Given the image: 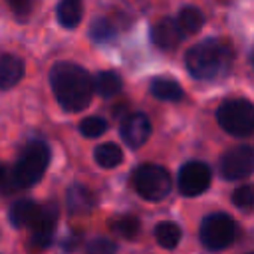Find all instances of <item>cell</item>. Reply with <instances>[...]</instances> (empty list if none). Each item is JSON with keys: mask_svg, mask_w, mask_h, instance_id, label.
I'll use <instances>...</instances> for the list:
<instances>
[{"mask_svg": "<svg viewBox=\"0 0 254 254\" xmlns=\"http://www.w3.org/2000/svg\"><path fill=\"white\" fill-rule=\"evenodd\" d=\"M121 139L131 147V149H139L143 143H147L149 135H151V121L145 113H129L119 127Z\"/></svg>", "mask_w": 254, "mask_h": 254, "instance_id": "cell-9", "label": "cell"}, {"mask_svg": "<svg viewBox=\"0 0 254 254\" xmlns=\"http://www.w3.org/2000/svg\"><path fill=\"white\" fill-rule=\"evenodd\" d=\"M115 252H117V244L105 236L91 238L85 246V254H115Z\"/></svg>", "mask_w": 254, "mask_h": 254, "instance_id": "cell-24", "label": "cell"}, {"mask_svg": "<svg viewBox=\"0 0 254 254\" xmlns=\"http://www.w3.org/2000/svg\"><path fill=\"white\" fill-rule=\"evenodd\" d=\"M10 10L18 16V18H24L32 12V2H26V0H16V2H8Z\"/></svg>", "mask_w": 254, "mask_h": 254, "instance_id": "cell-26", "label": "cell"}, {"mask_svg": "<svg viewBox=\"0 0 254 254\" xmlns=\"http://www.w3.org/2000/svg\"><path fill=\"white\" fill-rule=\"evenodd\" d=\"M139 218L133 216V214H123V216H117L113 220H109V228L121 236V238H135L139 234Z\"/></svg>", "mask_w": 254, "mask_h": 254, "instance_id": "cell-21", "label": "cell"}, {"mask_svg": "<svg viewBox=\"0 0 254 254\" xmlns=\"http://www.w3.org/2000/svg\"><path fill=\"white\" fill-rule=\"evenodd\" d=\"M107 127H109L107 121L99 115H89V117L79 121V133L83 137H89V139H95V137L103 135L107 131Z\"/></svg>", "mask_w": 254, "mask_h": 254, "instance_id": "cell-23", "label": "cell"}, {"mask_svg": "<svg viewBox=\"0 0 254 254\" xmlns=\"http://www.w3.org/2000/svg\"><path fill=\"white\" fill-rule=\"evenodd\" d=\"M198 236H200V244L206 250L218 252V250L228 248L234 242L236 224H234L232 216H228L226 212H212L200 222Z\"/></svg>", "mask_w": 254, "mask_h": 254, "instance_id": "cell-6", "label": "cell"}, {"mask_svg": "<svg viewBox=\"0 0 254 254\" xmlns=\"http://www.w3.org/2000/svg\"><path fill=\"white\" fill-rule=\"evenodd\" d=\"M91 87H93V93H97L103 99H109V97H115L123 89V81L119 73L105 69V71L95 73V77H91Z\"/></svg>", "mask_w": 254, "mask_h": 254, "instance_id": "cell-14", "label": "cell"}, {"mask_svg": "<svg viewBox=\"0 0 254 254\" xmlns=\"http://www.w3.org/2000/svg\"><path fill=\"white\" fill-rule=\"evenodd\" d=\"M58 22L64 28H75L83 18V4L77 0H64L56 8Z\"/></svg>", "mask_w": 254, "mask_h": 254, "instance_id": "cell-17", "label": "cell"}, {"mask_svg": "<svg viewBox=\"0 0 254 254\" xmlns=\"http://www.w3.org/2000/svg\"><path fill=\"white\" fill-rule=\"evenodd\" d=\"M185 64L194 79L212 81L230 73L234 64V52L228 42L220 38H208L194 44L187 52Z\"/></svg>", "mask_w": 254, "mask_h": 254, "instance_id": "cell-2", "label": "cell"}, {"mask_svg": "<svg viewBox=\"0 0 254 254\" xmlns=\"http://www.w3.org/2000/svg\"><path fill=\"white\" fill-rule=\"evenodd\" d=\"M93 159L99 167L103 169H113L117 165H121L123 161V151L117 143H101L95 147L93 151Z\"/></svg>", "mask_w": 254, "mask_h": 254, "instance_id": "cell-19", "label": "cell"}, {"mask_svg": "<svg viewBox=\"0 0 254 254\" xmlns=\"http://www.w3.org/2000/svg\"><path fill=\"white\" fill-rule=\"evenodd\" d=\"M50 165V149L42 141H30L18 155L14 167L10 173H4L0 185L4 192L16 190V189H28L34 187L46 173Z\"/></svg>", "mask_w": 254, "mask_h": 254, "instance_id": "cell-3", "label": "cell"}, {"mask_svg": "<svg viewBox=\"0 0 254 254\" xmlns=\"http://www.w3.org/2000/svg\"><path fill=\"white\" fill-rule=\"evenodd\" d=\"M183 36L175 24V18H161L159 22H155L151 26V42L159 48V50H175L179 44H181Z\"/></svg>", "mask_w": 254, "mask_h": 254, "instance_id": "cell-11", "label": "cell"}, {"mask_svg": "<svg viewBox=\"0 0 254 254\" xmlns=\"http://www.w3.org/2000/svg\"><path fill=\"white\" fill-rule=\"evenodd\" d=\"M50 85L60 107L67 113L83 111L91 103V75L73 62L54 64L50 69Z\"/></svg>", "mask_w": 254, "mask_h": 254, "instance_id": "cell-1", "label": "cell"}, {"mask_svg": "<svg viewBox=\"0 0 254 254\" xmlns=\"http://www.w3.org/2000/svg\"><path fill=\"white\" fill-rule=\"evenodd\" d=\"M149 89L157 99L163 101H179L183 97V87L171 77H155Z\"/></svg>", "mask_w": 254, "mask_h": 254, "instance_id": "cell-18", "label": "cell"}, {"mask_svg": "<svg viewBox=\"0 0 254 254\" xmlns=\"http://www.w3.org/2000/svg\"><path fill=\"white\" fill-rule=\"evenodd\" d=\"M65 206L71 214L89 212L95 206V194L83 185H71L65 194Z\"/></svg>", "mask_w": 254, "mask_h": 254, "instance_id": "cell-12", "label": "cell"}, {"mask_svg": "<svg viewBox=\"0 0 254 254\" xmlns=\"http://www.w3.org/2000/svg\"><path fill=\"white\" fill-rule=\"evenodd\" d=\"M89 38L97 44H105L115 38V26L109 18H95L89 26Z\"/></svg>", "mask_w": 254, "mask_h": 254, "instance_id": "cell-22", "label": "cell"}, {"mask_svg": "<svg viewBox=\"0 0 254 254\" xmlns=\"http://www.w3.org/2000/svg\"><path fill=\"white\" fill-rule=\"evenodd\" d=\"M4 173H6V169H4V165L0 163V181H2V177H4Z\"/></svg>", "mask_w": 254, "mask_h": 254, "instance_id": "cell-27", "label": "cell"}, {"mask_svg": "<svg viewBox=\"0 0 254 254\" xmlns=\"http://www.w3.org/2000/svg\"><path fill=\"white\" fill-rule=\"evenodd\" d=\"M38 204L32 200V198H20L16 200L10 210H8V218L12 222V226L20 228V226H30L38 214Z\"/></svg>", "mask_w": 254, "mask_h": 254, "instance_id": "cell-16", "label": "cell"}, {"mask_svg": "<svg viewBox=\"0 0 254 254\" xmlns=\"http://www.w3.org/2000/svg\"><path fill=\"white\" fill-rule=\"evenodd\" d=\"M232 202H234V206L248 210V208L252 206V202H254V189H252L250 185L238 187V189L232 192Z\"/></svg>", "mask_w": 254, "mask_h": 254, "instance_id": "cell-25", "label": "cell"}, {"mask_svg": "<svg viewBox=\"0 0 254 254\" xmlns=\"http://www.w3.org/2000/svg\"><path fill=\"white\" fill-rule=\"evenodd\" d=\"M56 222H58V206L56 204L40 206L34 222L30 224V228H32V242L36 246H40V248L48 246L52 242V238H54Z\"/></svg>", "mask_w": 254, "mask_h": 254, "instance_id": "cell-10", "label": "cell"}, {"mask_svg": "<svg viewBox=\"0 0 254 254\" xmlns=\"http://www.w3.org/2000/svg\"><path fill=\"white\" fill-rule=\"evenodd\" d=\"M181 36H192L196 34L202 24H204V14L196 8V6H185L179 10L177 14V20H175Z\"/></svg>", "mask_w": 254, "mask_h": 254, "instance_id": "cell-15", "label": "cell"}, {"mask_svg": "<svg viewBox=\"0 0 254 254\" xmlns=\"http://www.w3.org/2000/svg\"><path fill=\"white\" fill-rule=\"evenodd\" d=\"M248 254H252V252H248Z\"/></svg>", "mask_w": 254, "mask_h": 254, "instance_id": "cell-28", "label": "cell"}, {"mask_svg": "<svg viewBox=\"0 0 254 254\" xmlns=\"http://www.w3.org/2000/svg\"><path fill=\"white\" fill-rule=\"evenodd\" d=\"M218 125L234 135V137H248L254 131V107L248 99H226L216 111Z\"/></svg>", "mask_w": 254, "mask_h": 254, "instance_id": "cell-4", "label": "cell"}, {"mask_svg": "<svg viewBox=\"0 0 254 254\" xmlns=\"http://www.w3.org/2000/svg\"><path fill=\"white\" fill-rule=\"evenodd\" d=\"M133 187H135V190L141 198L157 202V200H163L171 192L173 179H171L167 169L147 163V165H141V167L135 169Z\"/></svg>", "mask_w": 254, "mask_h": 254, "instance_id": "cell-5", "label": "cell"}, {"mask_svg": "<svg viewBox=\"0 0 254 254\" xmlns=\"http://www.w3.org/2000/svg\"><path fill=\"white\" fill-rule=\"evenodd\" d=\"M155 240L159 242V246L167 248V250H173L179 240H181V228L175 224V222H159L155 226Z\"/></svg>", "mask_w": 254, "mask_h": 254, "instance_id": "cell-20", "label": "cell"}, {"mask_svg": "<svg viewBox=\"0 0 254 254\" xmlns=\"http://www.w3.org/2000/svg\"><path fill=\"white\" fill-rule=\"evenodd\" d=\"M24 75V62L18 56L4 54L0 56V89L14 87Z\"/></svg>", "mask_w": 254, "mask_h": 254, "instance_id": "cell-13", "label": "cell"}, {"mask_svg": "<svg viewBox=\"0 0 254 254\" xmlns=\"http://www.w3.org/2000/svg\"><path fill=\"white\" fill-rule=\"evenodd\" d=\"M220 175L226 181H238V179H246L252 169H254V151L248 145H238L230 151H226L220 157L218 163Z\"/></svg>", "mask_w": 254, "mask_h": 254, "instance_id": "cell-7", "label": "cell"}, {"mask_svg": "<svg viewBox=\"0 0 254 254\" xmlns=\"http://www.w3.org/2000/svg\"><path fill=\"white\" fill-rule=\"evenodd\" d=\"M177 187L185 196H198L210 187V169L202 161H189L181 167Z\"/></svg>", "mask_w": 254, "mask_h": 254, "instance_id": "cell-8", "label": "cell"}]
</instances>
